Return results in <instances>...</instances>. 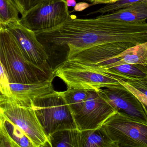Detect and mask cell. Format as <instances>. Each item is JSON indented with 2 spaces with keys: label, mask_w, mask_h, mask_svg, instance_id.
Returning a JSON list of instances; mask_svg holds the SVG:
<instances>
[{
  "label": "cell",
  "mask_w": 147,
  "mask_h": 147,
  "mask_svg": "<svg viewBox=\"0 0 147 147\" xmlns=\"http://www.w3.org/2000/svg\"><path fill=\"white\" fill-rule=\"evenodd\" d=\"M35 33L49 57L66 52V60H69L83 51L102 44L124 42L137 45L146 42L147 22L78 19L71 15L60 26Z\"/></svg>",
  "instance_id": "6da1fadb"
},
{
  "label": "cell",
  "mask_w": 147,
  "mask_h": 147,
  "mask_svg": "<svg viewBox=\"0 0 147 147\" xmlns=\"http://www.w3.org/2000/svg\"><path fill=\"white\" fill-rule=\"evenodd\" d=\"M0 60L6 70L9 83H38L55 78L54 69L50 64L38 66L26 59L13 36L2 24Z\"/></svg>",
  "instance_id": "7a4b0ae2"
},
{
  "label": "cell",
  "mask_w": 147,
  "mask_h": 147,
  "mask_svg": "<svg viewBox=\"0 0 147 147\" xmlns=\"http://www.w3.org/2000/svg\"><path fill=\"white\" fill-rule=\"evenodd\" d=\"M55 77L62 79L68 88L96 91L103 88H123L120 78L109 69L66 60L54 69Z\"/></svg>",
  "instance_id": "3957f363"
},
{
  "label": "cell",
  "mask_w": 147,
  "mask_h": 147,
  "mask_svg": "<svg viewBox=\"0 0 147 147\" xmlns=\"http://www.w3.org/2000/svg\"><path fill=\"white\" fill-rule=\"evenodd\" d=\"M31 105L48 138L59 131L78 129L74 116L61 91L54 90L35 98Z\"/></svg>",
  "instance_id": "277c9868"
},
{
  "label": "cell",
  "mask_w": 147,
  "mask_h": 147,
  "mask_svg": "<svg viewBox=\"0 0 147 147\" xmlns=\"http://www.w3.org/2000/svg\"><path fill=\"white\" fill-rule=\"evenodd\" d=\"M0 112L24 131L34 147H52L31 104L13 96L1 94Z\"/></svg>",
  "instance_id": "5b68a950"
},
{
  "label": "cell",
  "mask_w": 147,
  "mask_h": 147,
  "mask_svg": "<svg viewBox=\"0 0 147 147\" xmlns=\"http://www.w3.org/2000/svg\"><path fill=\"white\" fill-rule=\"evenodd\" d=\"M101 127L117 147H147V124L116 112Z\"/></svg>",
  "instance_id": "8992f818"
},
{
  "label": "cell",
  "mask_w": 147,
  "mask_h": 147,
  "mask_svg": "<svg viewBox=\"0 0 147 147\" xmlns=\"http://www.w3.org/2000/svg\"><path fill=\"white\" fill-rule=\"evenodd\" d=\"M70 16L66 0H44L22 15L19 21L35 32L60 26Z\"/></svg>",
  "instance_id": "52a82bcc"
},
{
  "label": "cell",
  "mask_w": 147,
  "mask_h": 147,
  "mask_svg": "<svg viewBox=\"0 0 147 147\" xmlns=\"http://www.w3.org/2000/svg\"><path fill=\"white\" fill-rule=\"evenodd\" d=\"M117 112L112 105L96 91H89L82 109L74 115L77 128L80 131L100 127L105 122Z\"/></svg>",
  "instance_id": "ba28073f"
},
{
  "label": "cell",
  "mask_w": 147,
  "mask_h": 147,
  "mask_svg": "<svg viewBox=\"0 0 147 147\" xmlns=\"http://www.w3.org/2000/svg\"><path fill=\"white\" fill-rule=\"evenodd\" d=\"M96 91L117 112L147 124V106L125 87L101 89Z\"/></svg>",
  "instance_id": "9c48e42d"
},
{
  "label": "cell",
  "mask_w": 147,
  "mask_h": 147,
  "mask_svg": "<svg viewBox=\"0 0 147 147\" xmlns=\"http://www.w3.org/2000/svg\"><path fill=\"white\" fill-rule=\"evenodd\" d=\"M2 24L13 36L28 61L38 66L49 64L48 54L34 31L22 25L19 20Z\"/></svg>",
  "instance_id": "30bf717a"
},
{
  "label": "cell",
  "mask_w": 147,
  "mask_h": 147,
  "mask_svg": "<svg viewBox=\"0 0 147 147\" xmlns=\"http://www.w3.org/2000/svg\"><path fill=\"white\" fill-rule=\"evenodd\" d=\"M134 45L132 43L124 42L106 43L86 49L69 60L103 68L113 58Z\"/></svg>",
  "instance_id": "8fae6325"
},
{
  "label": "cell",
  "mask_w": 147,
  "mask_h": 147,
  "mask_svg": "<svg viewBox=\"0 0 147 147\" xmlns=\"http://www.w3.org/2000/svg\"><path fill=\"white\" fill-rule=\"evenodd\" d=\"M52 78L38 83H9L11 96L28 104H31L35 98L54 91Z\"/></svg>",
  "instance_id": "7c38bea8"
},
{
  "label": "cell",
  "mask_w": 147,
  "mask_h": 147,
  "mask_svg": "<svg viewBox=\"0 0 147 147\" xmlns=\"http://www.w3.org/2000/svg\"><path fill=\"white\" fill-rule=\"evenodd\" d=\"M96 18L123 22L146 21L147 20V1L132 4L112 13L101 15Z\"/></svg>",
  "instance_id": "4fadbf2b"
},
{
  "label": "cell",
  "mask_w": 147,
  "mask_h": 147,
  "mask_svg": "<svg viewBox=\"0 0 147 147\" xmlns=\"http://www.w3.org/2000/svg\"><path fill=\"white\" fill-rule=\"evenodd\" d=\"M116 62L109 69L122 64L147 66V41L127 48L118 54Z\"/></svg>",
  "instance_id": "5bb4252c"
},
{
  "label": "cell",
  "mask_w": 147,
  "mask_h": 147,
  "mask_svg": "<svg viewBox=\"0 0 147 147\" xmlns=\"http://www.w3.org/2000/svg\"><path fill=\"white\" fill-rule=\"evenodd\" d=\"M52 147H83L81 131L78 129L62 130L49 137Z\"/></svg>",
  "instance_id": "9a60e30c"
},
{
  "label": "cell",
  "mask_w": 147,
  "mask_h": 147,
  "mask_svg": "<svg viewBox=\"0 0 147 147\" xmlns=\"http://www.w3.org/2000/svg\"><path fill=\"white\" fill-rule=\"evenodd\" d=\"M0 123L18 147H34L28 136L19 127L0 112Z\"/></svg>",
  "instance_id": "2e32d148"
},
{
  "label": "cell",
  "mask_w": 147,
  "mask_h": 147,
  "mask_svg": "<svg viewBox=\"0 0 147 147\" xmlns=\"http://www.w3.org/2000/svg\"><path fill=\"white\" fill-rule=\"evenodd\" d=\"M83 147H117L100 127L96 129L81 131Z\"/></svg>",
  "instance_id": "e0dca14e"
},
{
  "label": "cell",
  "mask_w": 147,
  "mask_h": 147,
  "mask_svg": "<svg viewBox=\"0 0 147 147\" xmlns=\"http://www.w3.org/2000/svg\"><path fill=\"white\" fill-rule=\"evenodd\" d=\"M111 73L123 80L127 79L143 78L147 77V66L122 64L109 69Z\"/></svg>",
  "instance_id": "ac0fdd59"
},
{
  "label": "cell",
  "mask_w": 147,
  "mask_h": 147,
  "mask_svg": "<svg viewBox=\"0 0 147 147\" xmlns=\"http://www.w3.org/2000/svg\"><path fill=\"white\" fill-rule=\"evenodd\" d=\"M89 92V91L87 90L75 88H68L67 90L61 91L74 116L84 107Z\"/></svg>",
  "instance_id": "d6986e66"
},
{
  "label": "cell",
  "mask_w": 147,
  "mask_h": 147,
  "mask_svg": "<svg viewBox=\"0 0 147 147\" xmlns=\"http://www.w3.org/2000/svg\"><path fill=\"white\" fill-rule=\"evenodd\" d=\"M19 11L13 0H0V22L6 24L19 20Z\"/></svg>",
  "instance_id": "ffe728a7"
},
{
  "label": "cell",
  "mask_w": 147,
  "mask_h": 147,
  "mask_svg": "<svg viewBox=\"0 0 147 147\" xmlns=\"http://www.w3.org/2000/svg\"><path fill=\"white\" fill-rule=\"evenodd\" d=\"M146 1L147 0H118L114 3L106 4L98 9L90 12L87 15L96 14H109L126 7L132 4Z\"/></svg>",
  "instance_id": "44dd1931"
},
{
  "label": "cell",
  "mask_w": 147,
  "mask_h": 147,
  "mask_svg": "<svg viewBox=\"0 0 147 147\" xmlns=\"http://www.w3.org/2000/svg\"><path fill=\"white\" fill-rule=\"evenodd\" d=\"M22 16L44 0H13Z\"/></svg>",
  "instance_id": "7402d4cb"
},
{
  "label": "cell",
  "mask_w": 147,
  "mask_h": 147,
  "mask_svg": "<svg viewBox=\"0 0 147 147\" xmlns=\"http://www.w3.org/2000/svg\"><path fill=\"white\" fill-rule=\"evenodd\" d=\"M8 77L5 68L0 60V91L6 96H11Z\"/></svg>",
  "instance_id": "603a6c76"
},
{
  "label": "cell",
  "mask_w": 147,
  "mask_h": 147,
  "mask_svg": "<svg viewBox=\"0 0 147 147\" xmlns=\"http://www.w3.org/2000/svg\"><path fill=\"white\" fill-rule=\"evenodd\" d=\"M123 81L147 96V77L139 79H127Z\"/></svg>",
  "instance_id": "cb8c5ba5"
},
{
  "label": "cell",
  "mask_w": 147,
  "mask_h": 147,
  "mask_svg": "<svg viewBox=\"0 0 147 147\" xmlns=\"http://www.w3.org/2000/svg\"><path fill=\"white\" fill-rule=\"evenodd\" d=\"M0 147H18L0 123Z\"/></svg>",
  "instance_id": "d4e9b609"
},
{
  "label": "cell",
  "mask_w": 147,
  "mask_h": 147,
  "mask_svg": "<svg viewBox=\"0 0 147 147\" xmlns=\"http://www.w3.org/2000/svg\"><path fill=\"white\" fill-rule=\"evenodd\" d=\"M120 83L126 89L132 92L142 102L147 106V96L120 78Z\"/></svg>",
  "instance_id": "484cf974"
},
{
  "label": "cell",
  "mask_w": 147,
  "mask_h": 147,
  "mask_svg": "<svg viewBox=\"0 0 147 147\" xmlns=\"http://www.w3.org/2000/svg\"><path fill=\"white\" fill-rule=\"evenodd\" d=\"M90 6L91 4H89L87 3L83 2L78 3L76 4L73 10L71 11L70 13L74 12H80V11H83Z\"/></svg>",
  "instance_id": "4316f807"
},
{
  "label": "cell",
  "mask_w": 147,
  "mask_h": 147,
  "mask_svg": "<svg viewBox=\"0 0 147 147\" xmlns=\"http://www.w3.org/2000/svg\"><path fill=\"white\" fill-rule=\"evenodd\" d=\"M91 3V6L100 4H110L114 3L118 0H85Z\"/></svg>",
  "instance_id": "83f0119b"
},
{
  "label": "cell",
  "mask_w": 147,
  "mask_h": 147,
  "mask_svg": "<svg viewBox=\"0 0 147 147\" xmlns=\"http://www.w3.org/2000/svg\"><path fill=\"white\" fill-rule=\"evenodd\" d=\"M67 1V6L69 7H75L77 4L76 0H66Z\"/></svg>",
  "instance_id": "f1b7e54d"
},
{
  "label": "cell",
  "mask_w": 147,
  "mask_h": 147,
  "mask_svg": "<svg viewBox=\"0 0 147 147\" xmlns=\"http://www.w3.org/2000/svg\"><path fill=\"white\" fill-rule=\"evenodd\" d=\"M1 91H0V96H1Z\"/></svg>",
  "instance_id": "f546056e"
},
{
  "label": "cell",
  "mask_w": 147,
  "mask_h": 147,
  "mask_svg": "<svg viewBox=\"0 0 147 147\" xmlns=\"http://www.w3.org/2000/svg\"><path fill=\"white\" fill-rule=\"evenodd\" d=\"M1 22H0V26H1Z\"/></svg>",
  "instance_id": "4dcf8cb0"
}]
</instances>
